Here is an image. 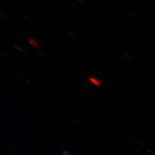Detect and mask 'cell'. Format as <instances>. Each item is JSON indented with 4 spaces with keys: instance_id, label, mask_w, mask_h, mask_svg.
<instances>
[{
    "instance_id": "1",
    "label": "cell",
    "mask_w": 155,
    "mask_h": 155,
    "mask_svg": "<svg viewBox=\"0 0 155 155\" xmlns=\"http://www.w3.org/2000/svg\"><path fill=\"white\" fill-rule=\"evenodd\" d=\"M89 81H90V82L92 84H94V86H96V87L101 86V81L98 80V78H96L90 77L89 78Z\"/></svg>"
},
{
    "instance_id": "2",
    "label": "cell",
    "mask_w": 155,
    "mask_h": 155,
    "mask_svg": "<svg viewBox=\"0 0 155 155\" xmlns=\"http://www.w3.org/2000/svg\"><path fill=\"white\" fill-rule=\"evenodd\" d=\"M28 42H29V43H30V45H31L33 46V47H35V48H40V44H39L38 42H37L35 40H34V39L29 38L28 39Z\"/></svg>"
}]
</instances>
